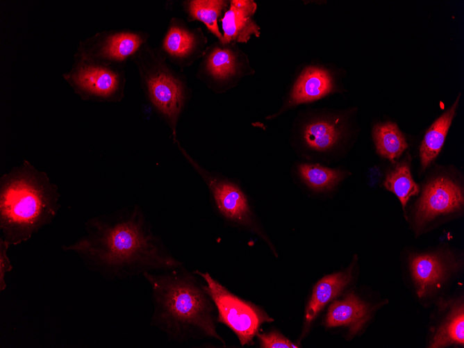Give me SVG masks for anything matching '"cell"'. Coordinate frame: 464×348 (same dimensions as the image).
<instances>
[{
    "label": "cell",
    "instance_id": "obj_1",
    "mask_svg": "<svg viewBox=\"0 0 464 348\" xmlns=\"http://www.w3.org/2000/svg\"><path fill=\"white\" fill-rule=\"evenodd\" d=\"M85 225L86 235L63 249L75 252L89 270L107 279L183 265L154 233L138 206L91 218Z\"/></svg>",
    "mask_w": 464,
    "mask_h": 348
},
{
    "label": "cell",
    "instance_id": "obj_2",
    "mask_svg": "<svg viewBox=\"0 0 464 348\" xmlns=\"http://www.w3.org/2000/svg\"><path fill=\"white\" fill-rule=\"evenodd\" d=\"M142 276L151 290V326L177 342L213 338L224 344L216 330L213 301L193 271L182 265Z\"/></svg>",
    "mask_w": 464,
    "mask_h": 348
},
{
    "label": "cell",
    "instance_id": "obj_3",
    "mask_svg": "<svg viewBox=\"0 0 464 348\" xmlns=\"http://www.w3.org/2000/svg\"><path fill=\"white\" fill-rule=\"evenodd\" d=\"M58 187L28 160L0 179V229L10 245L28 240L56 217Z\"/></svg>",
    "mask_w": 464,
    "mask_h": 348
},
{
    "label": "cell",
    "instance_id": "obj_4",
    "mask_svg": "<svg viewBox=\"0 0 464 348\" xmlns=\"http://www.w3.org/2000/svg\"><path fill=\"white\" fill-rule=\"evenodd\" d=\"M149 101L169 125L175 143L176 126L187 99L185 81L166 62L161 50L145 42L131 58Z\"/></svg>",
    "mask_w": 464,
    "mask_h": 348
},
{
    "label": "cell",
    "instance_id": "obj_5",
    "mask_svg": "<svg viewBox=\"0 0 464 348\" xmlns=\"http://www.w3.org/2000/svg\"><path fill=\"white\" fill-rule=\"evenodd\" d=\"M185 158L206 183L215 207L220 216L232 225L265 235L257 222L248 196L235 180L217 172L209 171L194 160L180 145Z\"/></svg>",
    "mask_w": 464,
    "mask_h": 348
},
{
    "label": "cell",
    "instance_id": "obj_6",
    "mask_svg": "<svg viewBox=\"0 0 464 348\" xmlns=\"http://www.w3.org/2000/svg\"><path fill=\"white\" fill-rule=\"evenodd\" d=\"M193 272L205 282L204 288L215 305L217 321L230 328L241 345H252L264 322L273 321L260 308L231 292L208 272Z\"/></svg>",
    "mask_w": 464,
    "mask_h": 348
},
{
    "label": "cell",
    "instance_id": "obj_7",
    "mask_svg": "<svg viewBox=\"0 0 464 348\" xmlns=\"http://www.w3.org/2000/svg\"><path fill=\"white\" fill-rule=\"evenodd\" d=\"M63 76L84 100L117 102L124 97L126 79L121 66L74 56L71 69Z\"/></svg>",
    "mask_w": 464,
    "mask_h": 348
},
{
    "label": "cell",
    "instance_id": "obj_8",
    "mask_svg": "<svg viewBox=\"0 0 464 348\" xmlns=\"http://www.w3.org/2000/svg\"><path fill=\"white\" fill-rule=\"evenodd\" d=\"M250 70L247 56L235 43L219 40L206 49L197 76L215 92H224Z\"/></svg>",
    "mask_w": 464,
    "mask_h": 348
},
{
    "label": "cell",
    "instance_id": "obj_9",
    "mask_svg": "<svg viewBox=\"0 0 464 348\" xmlns=\"http://www.w3.org/2000/svg\"><path fill=\"white\" fill-rule=\"evenodd\" d=\"M142 31H105L81 41L74 56L90 61L121 66L147 42Z\"/></svg>",
    "mask_w": 464,
    "mask_h": 348
},
{
    "label": "cell",
    "instance_id": "obj_10",
    "mask_svg": "<svg viewBox=\"0 0 464 348\" xmlns=\"http://www.w3.org/2000/svg\"><path fill=\"white\" fill-rule=\"evenodd\" d=\"M345 124L340 115L314 117L301 122L297 119L292 129V146L299 152H332L345 138Z\"/></svg>",
    "mask_w": 464,
    "mask_h": 348
},
{
    "label": "cell",
    "instance_id": "obj_11",
    "mask_svg": "<svg viewBox=\"0 0 464 348\" xmlns=\"http://www.w3.org/2000/svg\"><path fill=\"white\" fill-rule=\"evenodd\" d=\"M463 204L461 187L448 177H437L424 187L417 204L416 223L422 226L438 216L459 210Z\"/></svg>",
    "mask_w": 464,
    "mask_h": 348
},
{
    "label": "cell",
    "instance_id": "obj_12",
    "mask_svg": "<svg viewBox=\"0 0 464 348\" xmlns=\"http://www.w3.org/2000/svg\"><path fill=\"white\" fill-rule=\"evenodd\" d=\"M207 39L200 28H191L179 18L170 20L162 43L166 58L181 68L203 56Z\"/></svg>",
    "mask_w": 464,
    "mask_h": 348
},
{
    "label": "cell",
    "instance_id": "obj_13",
    "mask_svg": "<svg viewBox=\"0 0 464 348\" xmlns=\"http://www.w3.org/2000/svg\"><path fill=\"white\" fill-rule=\"evenodd\" d=\"M333 87V78L327 70L308 67L298 77L279 111L267 119H274L298 105L320 99L331 92Z\"/></svg>",
    "mask_w": 464,
    "mask_h": 348
},
{
    "label": "cell",
    "instance_id": "obj_14",
    "mask_svg": "<svg viewBox=\"0 0 464 348\" xmlns=\"http://www.w3.org/2000/svg\"><path fill=\"white\" fill-rule=\"evenodd\" d=\"M257 8L251 0L230 1L229 6L219 19L222 23L221 42L246 43L252 35L259 37L260 28L254 19Z\"/></svg>",
    "mask_w": 464,
    "mask_h": 348
},
{
    "label": "cell",
    "instance_id": "obj_15",
    "mask_svg": "<svg viewBox=\"0 0 464 348\" xmlns=\"http://www.w3.org/2000/svg\"><path fill=\"white\" fill-rule=\"evenodd\" d=\"M290 173L292 180L316 192L333 190L348 175L341 169L310 163H295Z\"/></svg>",
    "mask_w": 464,
    "mask_h": 348
},
{
    "label": "cell",
    "instance_id": "obj_16",
    "mask_svg": "<svg viewBox=\"0 0 464 348\" xmlns=\"http://www.w3.org/2000/svg\"><path fill=\"white\" fill-rule=\"evenodd\" d=\"M369 316L367 304L354 293H349L343 299L331 304L325 324L327 327L347 326L350 334L354 335L361 329Z\"/></svg>",
    "mask_w": 464,
    "mask_h": 348
},
{
    "label": "cell",
    "instance_id": "obj_17",
    "mask_svg": "<svg viewBox=\"0 0 464 348\" xmlns=\"http://www.w3.org/2000/svg\"><path fill=\"white\" fill-rule=\"evenodd\" d=\"M351 269L327 275L315 285L306 311V320L310 323L324 306L335 297L350 281Z\"/></svg>",
    "mask_w": 464,
    "mask_h": 348
},
{
    "label": "cell",
    "instance_id": "obj_18",
    "mask_svg": "<svg viewBox=\"0 0 464 348\" xmlns=\"http://www.w3.org/2000/svg\"><path fill=\"white\" fill-rule=\"evenodd\" d=\"M459 99L458 96L451 108L438 117L426 132L420 149L423 169L426 167L440 151L455 115Z\"/></svg>",
    "mask_w": 464,
    "mask_h": 348
},
{
    "label": "cell",
    "instance_id": "obj_19",
    "mask_svg": "<svg viewBox=\"0 0 464 348\" xmlns=\"http://www.w3.org/2000/svg\"><path fill=\"white\" fill-rule=\"evenodd\" d=\"M411 270L421 297L444 278L446 269L438 256L423 254L411 258Z\"/></svg>",
    "mask_w": 464,
    "mask_h": 348
},
{
    "label": "cell",
    "instance_id": "obj_20",
    "mask_svg": "<svg viewBox=\"0 0 464 348\" xmlns=\"http://www.w3.org/2000/svg\"><path fill=\"white\" fill-rule=\"evenodd\" d=\"M229 3L222 0H189L183 3L188 21L203 22L219 40L222 38L217 20L229 8Z\"/></svg>",
    "mask_w": 464,
    "mask_h": 348
},
{
    "label": "cell",
    "instance_id": "obj_21",
    "mask_svg": "<svg viewBox=\"0 0 464 348\" xmlns=\"http://www.w3.org/2000/svg\"><path fill=\"white\" fill-rule=\"evenodd\" d=\"M373 137L377 152L391 162L400 156L408 147L404 135L394 123L376 125Z\"/></svg>",
    "mask_w": 464,
    "mask_h": 348
},
{
    "label": "cell",
    "instance_id": "obj_22",
    "mask_svg": "<svg viewBox=\"0 0 464 348\" xmlns=\"http://www.w3.org/2000/svg\"><path fill=\"white\" fill-rule=\"evenodd\" d=\"M383 185L398 197L404 208L409 199L420 192L418 185L412 178L409 163L406 160L387 174Z\"/></svg>",
    "mask_w": 464,
    "mask_h": 348
},
{
    "label": "cell",
    "instance_id": "obj_23",
    "mask_svg": "<svg viewBox=\"0 0 464 348\" xmlns=\"http://www.w3.org/2000/svg\"><path fill=\"white\" fill-rule=\"evenodd\" d=\"M463 307L454 311L447 322L439 329L433 339L430 347H442L456 343L463 345L464 335Z\"/></svg>",
    "mask_w": 464,
    "mask_h": 348
},
{
    "label": "cell",
    "instance_id": "obj_24",
    "mask_svg": "<svg viewBox=\"0 0 464 348\" xmlns=\"http://www.w3.org/2000/svg\"><path fill=\"white\" fill-rule=\"evenodd\" d=\"M257 338L263 348H297L298 346L277 331L258 333Z\"/></svg>",
    "mask_w": 464,
    "mask_h": 348
},
{
    "label": "cell",
    "instance_id": "obj_25",
    "mask_svg": "<svg viewBox=\"0 0 464 348\" xmlns=\"http://www.w3.org/2000/svg\"><path fill=\"white\" fill-rule=\"evenodd\" d=\"M10 244L0 238V291L6 288V274L13 270V265L7 254Z\"/></svg>",
    "mask_w": 464,
    "mask_h": 348
}]
</instances>
